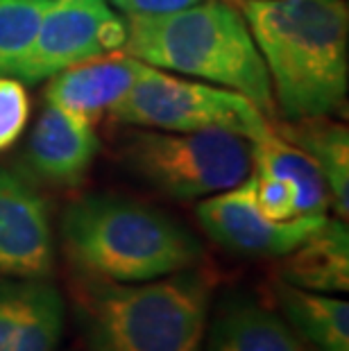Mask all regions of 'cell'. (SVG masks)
Instances as JSON below:
<instances>
[{
    "mask_svg": "<svg viewBox=\"0 0 349 351\" xmlns=\"http://www.w3.org/2000/svg\"><path fill=\"white\" fill-rule=\"evenodd\" d=\"M66 254L84 276L141 283L189 270L202 245L186 227L141 202L88 195L64 211Z\"/></svg>",
    "mask_w": 349,
    "mask_h": 351,
    "instance_id": "obj_4",
    "label": "cell"
},
{
    "mask_svg": "<svg viewBox=\"0 0 349 351\" xmlns=\"http://www.w3.org/2000/svg\"><path fill=\"white\" fill-rule=\"evenodd\" d=\"M204 342L206 351H309L284 317L252 300L222 304L206 326Z\"/></svg>",
    "mask_w": 349,
    "mask_h": 351,
    "instance_id": "obj_13",
    "label": "cell"
},
{
    "mask_svg": "<svg viewBox=\"0 0 349 351\" xmlns=\"http://www.w3.org/2000/svg\"><path fill=\"white\" fill-rule=\"evenodd\" d=\"M252 156L258 173L286 179L295 186V215H326L331 204L329 186L313 159L270 130L252 141Z\"/></svg>",
    "mask_w": 349,
    "mask_h": 351,
    "instance_id": "obj_17",
    "label": "cell"
},
{
    "mask_svg": "<svg viewBox=\"0 0 349 351\" xmlns=\"http://www.w3.org/2000/svg\"><path fill=\"white\" fill-rule=\"evenodd\" d=\"M281 258L279 281L313 293H345L349 288V234L345 220L326 218L320 229Z\"/></svg>",
    "mask_w": 349,
    "mask_h": 351,
    "instance_id": "obj_14",
    "label": "cell"
},
{
    "mask_svg": "<svg viewBox=\"0 0 349 351\" xmlns=\"http://www.w3.org/2000/svg\"><path fill=\"white\" fill-rule=\"evenodd\" d=\"M114 123L159 132L225 130L258 141L272 130L254 102L232 88L168 75L145 66L141 77L109 111Z\"/></svg>",
    "mask_w": 349,
    "mask_h": 351,
    "instance_id": "obj_6",
    "label": "cell"
},
{
    "mask_svg": "<svg viewBox=\"0 0 349 351\" xmlns=\"http://www.w3.org/2000/svg\"><path fill=\"white\" fill-rule=\"evenodd\" d=\"M258 208L272 220H291L295 215V186L286 179L252 170Z\"/></svg>",
    "mask_w": 349,
    "mask_h": 351,
    "instance_id": "obj_20",
    "label": "cell"
},
{
    "mask_svg": "<svg viewBox=\"0 0 349 351\" xmlns=\"http://www.w3.org/2000/svg\"><path fill=\"white\" fill-rule=\"evenodd\" d=\"M132 173L163 195L197 199L234 189L252 175V141L225 130L130 132L118 141Z\"/></svg>",
    "mask_w": 349,
    "mask_h": 351,
    "instance_id": "obj_5",
    "label": "cell"
},
{
    "mask_svg": "<svg viewBox=\"0 0 349 351\" xmlns=\"http://www.w3.org/2000/svg\"><path fill=\"white\" fill-rule=\"evenodd\" d=\"M50 0H0V75H12Z\"/></svg>",
    "mask_w": 349,
    "mask_h": 351,
    "instance_id": "obj_18",
    "label": "cell"
},
{
    "mask_svg": "<svg viewBox=\"0 0 349 351\" xmlns=\"http://www.w3.org/2000/svg\"><path fill=\"white\" fill-rule=\"evenodd\" d=\"M211 281L189 270L141 283L86 276L75 315L88 351H202Z\"/></svg>",
    "mask_w": 349,
    "mask_h": 351,
    "instance_id": "obj_3",
    "label": "cell"
},
{
    "mask_svg": "<svg viewBox=\"0 0 349 351\" xmlns=\"http://www.w3.org/2000/svg\"><path fill=\"white\" fill-rule=\"evenodd\" d=\"M143 62L123 50L84 59L55 73L46 88L48 104L95 127L145 71Z\"/></svg>",
    "mask_w": 349,
    "mask_h": 351,
    "instance_id": "obj_10",
    "label": "cell"
},
{
    "mask_svg": "<svg viewBox=\"0 0 349 351\" xmlns=\"http://www.w3.org/2000/svg\"><path fill=\"white\" fill-rule=\"evenodd\" d=\"M123 50L161 71L200 77L274 111L268 69L243 12L229 0H202L161 16H128Z\"/></svg>",
    "mask_w": 349,
    "mask_h": 351,
    "instance_id": "obj_2",
    "label": "cell"
},
{
    "mask_svg": "<svg viewBox=\"0 0 349 351\" xmlns=\"http://www.w3.org/2000/svg\"><path fill=\"white\" fill-rule=\"evenodd\" d=\"M286 121L345 111L349 86L347 0H241Z\"/></svg>",
    "mask_w": 349,
    "mask_h": 351,
    "instance_id": "obj_1",
    "label": "cell"
},
{
    "mask_svg": "<svg viewBox=\"0 0 349 351\" xmlns=\"http://www.w3.org/2000/svg\"><path fill=\"white\" fill-rule=\"evenodd\" d=\"M111 16L107 0H50L12 75L23 84H34L73 64L105 55L102 29Z\"/></svg>",
    "mask_w": 349,
    "mask_h": 351,
    "instance_id": "obj_8",
    "label": "cell"
},
{
    "mask_svg": "<svg viewBox=\"0 0 349 351\" xmlns=\"http://www.w3.org/2000/svg\"><path fill=\"white\" fill-rule=\"evenodd\" d=\"M200 227L218 245L245 256H286L326 222V215L272 220L256 204L254 177L202 199L195 208Z\"/></svg>",
    "mask_w": 349,
    "mask_h": 351,
    "instance_id": "obj_7",
    "label": "cell"
},
{
    "mask_svg": "<svg viewBox=\"0 0 349 351\" xmlns=\"http://www.w3.org/2000/svg\"><path fill=\"white\" fill-rule=\"evenodd\" d=\"M29 118V98L23 82L0 75V152L16 143Z\"/></svg>",
    "mask_w": 349,
    "mask_h": 351,
    "instance_id": "obj_19",
    "label": "cell"
},
{
    "mask_svg": "<svg viewBox=\"0 0 349 351\" xmlns=\"http://www.w3.org/2000/svg\"><path fill=\"white\" fill-rule=\"evenodd\" d=\"M53 261L46 202L27 179L0 166V274L43 279Z\"/></svg>",
    "mask_w": 349,
    "mask_h": 351,
    "instance_id": "obj_9",
    "label": "cell"
},
{
    "mask_svg": "<svg viewBox=\"0 0 349 351\" xmlns=\"http://www.w3.org/2000/svg\"><path fill=\"white\" fill-rule=\"evenodd\" d=\"M111 3L128 16H161V14L186 10L202 0H111Z\"/></svg>",
    "mask_w": 349,
    "mask_h": 351,
    "instance_id": "obj_21",
    "label": "cell"
},
{
    "mask_svg": "<svg viewBox=\"0 0 349 351\" xmlns=\"http://www.w3.org/2000/svg\"><path fill=\"white\" fill-rule=\"evenodd\" d=\"M64 322L66 302L46 276L0 279V351H55Z\"/></svg>",
    "mask_w": 349,
    "mask_h": 351,
    "instance_id": "obj_11",
    "label": "cell"
},
{
    "mask_svg": "<svg viewBox=\"0 0 349 351\" xmlns=\"http://www.w3.org/2000/svg\"><path fill=\"white\" fill-rule=\"evenodd\" d=\"M281 138L306 152L329 186V195L340 220L349 213V130L340 123L320 118H302L272 125Z\"/></svg>",
    "mask_w": 349,
    "mask_h": 351,
    "instance_id": "obj_15",
    "label": "cell"
},
{
    "mask_svg": "<svg viewBox=\"0 0 349 351\" xmlns=\"http://www.w3.org/2000/svg\"><path fill=\"white\" fill-rule=\"evenodd\" d=\"M274 300L306 345L317 351H349V304L338 297L274 283Z\"/></svg>",
    "mask_w": 349,
    "mask_h": 351,
    "instance_id": "obj_16",
    "label": "cell"
},
{
    "mask_svg": "<svg viewBox=\"0 0 349 351\" xmlns=\"http://www.w3.org/2000/svg\"><path fill=\"white\" fill-rule=\"evenodd\" d=\"M100 141L95 127L46 104L27 141V163L50 184L75 186L91 168Z\"/></svg>",
    "mask_w": 349,
    "mask_h": 351,
    "instance_id": "obj_12",
    "label": "cell"
}]
</instances>
